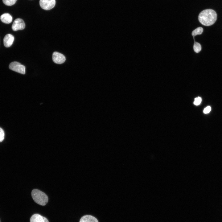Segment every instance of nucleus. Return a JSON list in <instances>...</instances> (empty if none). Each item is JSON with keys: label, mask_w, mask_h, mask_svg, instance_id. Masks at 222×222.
<instances>
[{"label": "nucleus", "mask_w": 222, "mask_h": 222, "mask_svg": "<svg viewBox=\"0 0 222 222\" xmlns=\"http://www.w3.org/2000/svg\"><path fill=\"white\" fill-rule=\"evenodd\" d=\"M52 60L55 63L60 64L64 63L65 61L66 58L63 54L58 52L55 51L53 53Z\"/></svg>", "instance_id": "nucleus-6"}, {"label": "nucleus", "mask_w": 222, "mask_h": 222, "mask_svg": "<svg viewBox=\"0 0 222 222\" xmlns=\"http://www.w3.org/2000/svg\"><path fill=\"white\" fill-rule=\"evenodd\" d=\"M17 0H2L3 3L6 5L10 6L14 4Z\"/></svg>", "instance_id": "nucleus-13"}, {"label": "nucleus", "mask_w": 222, "mask_h": 222, "mask_svg": "<svg viewBox=\"0 0 222 222\" xmlns=\"http://www.w3.org/2000/svg\"><path fill=\"white\" fill-rule=\"evenodd\" d=\"M79 222H99V221L95 216L91 215H87L82 217Z\"/></svg>", "instance_id": "nucleus-9"}, {"label": "nucleus", "mask_w": 222, "mask_h": 222, "mask_svg": "<svg viewBox=\"0 0 222 222\" xmlns=\"http://www.w3.org/2000/svg\"><path fill=\"white\" fill-rule=\"evenodd\" d=\"M217 15L216 12L211 9H207L201 11L198 16L199 22L205 26L213 25L216 21Z\"/></svg>", "instance_id": "nucleus-1"}, {"label": "nucleus", "mask_w": 222, "mask_h": 222, "mask_svg": "<svg viewBox=\"0 0 222 222\" xmlns=\"http://www.w3.org/2000/svg\"><path fill=\"white\" fill-rule=\"evenodd\" d=\"M193 48L195 52L198 53L201 50V46L199 43L195 41L193 46Z\"/></svg>", "instance_id": "nucleus-12"}, {"label": "nucleus", "mask_w": 222, "mask_h": 222, "mask_svg": "<svg viewBox=\"0 0 222 222\" xmlns=\"http://www.w3.org/2000/svg\"><path fill=\"white\" fill-rule=\"evenodd\" d=\"M14 40V36L10 34H7L4 37L3 43L4 46L7 47H10L12 44Z\"/></svg>", "instance_id": "nucleus-7"}, {"label": "nucleus", "mask_w": 222, "mask_h": 222, "mask_svg": "<svg viewBox=\"0 0 222 222\" xmlns=\"http://www.w3.org/2000/svg\"><path fill=\"white\" fill-rule=\"evenodd\" d=\"M30 222H49L45 217L38 214L33 215L30 219Z\"/></svg>", "instance_id": "nucleus-8"}, {"label": "nucleus", "mask_w": 222, "mask_h": 222, "mask_svg": "<svg viewBox=\"0 0 222 222\" xmlns=\"http://www.w3.org/2000/svg\"><path fill=\"white\" fill-rule=\"evenodd\" d=\"M211 110V107L210 106H207L204 108V113L205 114L209 113Z\"/></svg>", "instance_id": "nucleus-16"}, {"label": "nucleus", "mask_w": 222, "mask_h": 222, "mask_svg": "<svg viewBox=\"0 0 222 222\" xmlns=\"http://www.w3.org/2000/svg\"><path fill=\"white\" fill-rule=\"evenodd\" d=\"M203 31V29L202 27H199L197 28L196 29L194 30L192 32L191 35L193 38L194 37L198 35H199L202 34Z\"/></svg>", "instance_id": "nucleus-11"}, {"label": "nucleus", "mask_w": 222, "mask_h": 222, "mask_svg": "<svg viewBox=\"0 0 222 222\" xmlns=\"http://www.w3.org/2000/svg\"><path fill=\"white\" fill-rule=\"evenodd\" d=\"M56 4L55 0H40L39 5L42 8L48 10L53 8Z\"/></svg>", "instance_id": "nucleus-4"}, {"label": "nucleus", "mask_w": 222, "mask_h": 222, "mask_svg": "<svg viewBox=\"0 0 222 222\" xmlns=\"http://www.w3.org/2000/svg\"><path fill=\"white\" fill-rule=\"evenodd\" d=\"M25 23L23 20L20 18L16 19L13 23L12 28L14 31H16L19 30H22L24 29Z\"/></svg>", "instance_id": "nucleus-5"}, {"label": "nucleus", "mask_w": 222, "mask_h": 222, "mask_svg": "<svg viewBox=\"0 0 222 222\" xmlns=\"http://www.w3.org/2000/svg\"><path fill=\"white\" fill-rule=\"evenodd\" d=\"M31 195L34 201L40 205H45L48 202V199L46 194L39 190H33Z\"/></svg>", "instance_id": "nucleus-2"}, {"label": "nucleus", "mask_w": 222, "mask_h": 222, "mask_svg": "<svg viewBox=\"0 0 222 222\" xmlns=\"http://www.w3.org/2000/svg\"><path fill=\"white\" fill-rule=\"evenodd\" d=\"M10 69L20 73L24 74L25 73V67L19 63L14 61L11 63L9 65Z\"/></svg>", "instance_id": "nucleus-3"}, {"label": "nucleus", "mask_w": 222, "mask_h": 222, "mask_svg": "<svg viewBox=\"0 0 222 222\" xmlns=\"http://www.w3.org/2000/svg\"><path fill=\"white\" fill-rule=\"evenodd\" d=\"M1 21L3 23L9 24L12 20V16L9 13H5L2 14L0 17Z\"/></svg>", "instance_id": "nucleus-10"}, {"label": "nucleus", "mask_w": 222, "mask_h": 222, "mask_svg": "<svg viewBox=\"0 0 222 222\" xmlns=\"http://www.w3.org/2000/svg\"><path fill=\"white\" fill-rule=\"evenodd\" d=\"M5 133L3 130L0 127V142H2L4 139Z\"/></svg>", "instance_id": "nucleus-14"}, {"label": "nucleus", "mask_w": 222, "mask_h": 222, "mask_svg": "<svg viewBox=\"0 0 222 222\" xmlns=\"http://www.w3.org/2000/svg\"><path fill=\"white\" fill-rule=\"evenodd\" d=\"M201 101V98L199 97H198L195 99V101L194 102V104L195 105H198L200 104Z\"/></svg>", "instance_id": "nucleus-15"}]
</instances>
